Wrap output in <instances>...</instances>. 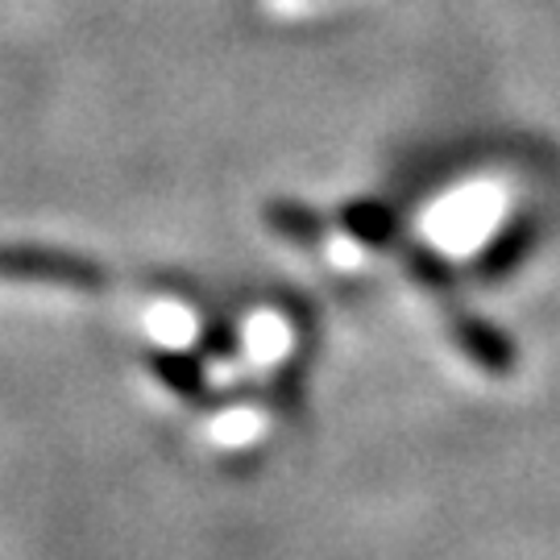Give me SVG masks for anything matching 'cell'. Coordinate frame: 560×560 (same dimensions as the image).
Instances as JSON below:
<instances>
[{
    "label": "cell",
    "mask_w": 560,
    "mask_h": 560,
    "mask_svg": "<svg viewBox=\"0 0 560 560\" xmlns=\"http://www.w3.org/2000/svg\"><path fill=\"white\" fill-rule=\"evenodd\" d=\"M0 279L50 282V287H80V291H96V287L108 282V275H104V266L80 258V254L0 245Z\"/></svg>",
    "instance_id": "cell-1"
},
{
    "label": "cell",
    "mask_w": 560,
    "mask_h": 560,
    "mask_svg": "<svg viewBox=\"0 0 560 560\" xmlns=\"http://www.w3.org/2000/svg\"><path fill=\"white\" fill-rule=\"evenodd\" d=\"M453 340H457V349L465 358L481 365L486 374H494V378H506L520 365V349H515V340L506 337L499 324L478 320V316H460L453 324Z\"/></svg>",
    "instance_id": "cell-2"
},
{
    "label": "cell",
    "mask_w": 560,
    "mask_h": 560,
    "mask_svg": "<svg viewBox=\"0 0 560 560\" xmlns=\"http://www.w3.org/2000/svg\"><path fill=\"white\" fill-rule=\"evenodd\" d=\"M532 249H536V217H515V221L506 224L499 237H494V245L478 258L481 279L486 282L506 279V275H511V270H515Z\"/></svg>",
    "instance_id": "cell-3"
}]
</instances>
